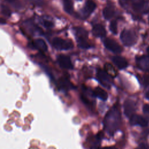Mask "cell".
Returning a JSON list of instances; mask_svg holds the SVG:
<instances>
[{
	"label": "cell",
	"mask_w": 149,
	"mask_h": 149,
	"mask_svg": "<svg viewBox=\"0 0 149 149\" xmlns=\"http://www.w3.org/2000/svg\"><path fill=\"white\" fill-rule=\"evenodd\" d=\"M120 122L119 109L116 105H114L108 111L104 118V129L108 134L112 135L118 129Z\"/></svg>",
	"instance_id": "obj_1"
},
{
	"label": "cell",
	"mask_w": 149,
	"mask_h": 149,
	"mask_svg": "<svg viewBox=\"0 0 149 149\" xmlns=\"http://www.w3.org/2000/svg\"><path fill=\"white\" fill-rule=\"evenodd\" d=\"M74 34L79 47L84 49H87L91 47L87 41L88 33L84 29L80 27H75Z\"/></svg>",
	"instance_id": "obj_2"
},
{
	"label": "cell",
	"mask_w": 149,
	"mask_h": 149,
	"mask_svg": "<svg viewBox=\"0 0 149 149\" xmlns=\"http://www.w3.org/2000/svg\"><path fill=\"white\" fill-rule=\"evenodd\" d=\"M120 40L126 46H132L137 41V36L134 31L131 30L125 29L120 34Z\"/></svg>",
	"instance_id": "obj_3"
},
{
	"label": "cell",
	"mask_w": 149,
	"mask_h": 149,
	"mask_svg": "<svg viewBox=\"0 0 149 149\" xmlns=\"http://www.w3.org/2000/svg\"><path fill=\"white\" fill-rule=\"evenodd\" d=\"M53 46L57 49L68 50L73 47V43L70 40H64L59 37H55L52 40Z\"/></svg>",
	"instance_id": "obj_4"
},
{
	"label": "cell",
	"mask_w": 149,
	"mask_h": 149,
	"mask_svg": "<svg viewBox=\"0 0 149 149\" xmlns=\"http://www.w3.org/2000/svg\"><path fill=\"white\" fill-rule=\"evenodd\" d=\"M97 76L98 81L102 84L104 87L109 88L111 83V78L109 75H108L105 71L102 70H98L97 73Z\"/></svg>",
	"instance_id": "obj_5"
},
{
	"label": "cell",
	"mask_w": 149,
	"mask_h": 149,
	"mask_svg": "<svg viewBox=\"0 0 149 149\" xmlns=\"http://www.w3.org/2000/svg\"><path fill=\"white\" fill-rule=\"evenodd\" d=\"M104 44L108 50L114 53H120L122 51L121 47L115 41L111 38H106L104 41Z\"/></svg>",
	"instance_id": "obj_6"
},
{
	"label": "cell",
	"mask_w": 149,
	"mask_h": 149,
	"mask_svg": "<svg viewBox=\"0 0 149 149\" xmlns=\"http://www.w3.org/2000/svg\"><path fill=\"white\" fill-rule=\"evenodd\" d=\"M137 67L145 72H149V56L143 55L136 58Z\"/></svg>",
	"instance_id": "obj_7"
},
{
	"label": "cell",
	"mask_w": 149,
	"mask_h": 149,
	"mask_svg": "<svg viewBox=\"0 0 149 149\" xmlns=\"http://www.w3.org/2000/svg\"><path fill=\"white\" fill-rule=\"evenodd\" d=\"M131 2L134 10L143 13H147L149 11V7L147 6L144 0H131Z\"/></svg>",
	"instance_id": "obj_8"
},
{
	"label": "cell",
	"mask_w": 149,
	"mask_h": 149,
	"mask_svg": "<svg viewBox=\"0 0 149 149\" xmlns=\"http://www.w3.org/2000/svg\"><path fill=\"white\" fill-rule=\"evenodd\" d=\"M57 60L59 65L62 68L67 69H73V65L71 62L70 58L68 56L65 55H59Z\"/></svg>",
	"instance_id": "obj_9"
},
{
	"label": "cell",
	"mask_w": 149,
	"mask_h": 149,
	"mask_svg": "<svg viewBox=\"0 0 149 149\" xmlns=\"http://www.w3.org/2000/svg\"><path fill=\"white\" fill-rule=\"evenodd\" d=\"M136 109L135 102L131 100H127L124 103V112L127 117L130 118L134 115Z\"/></svg>",
	"instance_id": "obj_10"
},
{
	"label": "cell",
	"mask_w": 149,
	"mask_h": 149,
	"mask_svg": "<svg viewBox=\"0 0 149 149\" xmlns=\"http://www.w3.org/2000/svg\"><path fill=\"white\" fill-rule=\"evenodd\" d=\"M96 8V4L92 0H87L85 5L81 10L82 15L84 18L87 17Z\"/></svg>",
	"instance_id": "obj_11"
},
{
	"label": "cell",
	"mask_w": 149,
	"mask_h": 149,
	"mask_svg": "<svg viewBox=\"0 0 149 149\" xmlns=\"http://www.w3.org/2000/svg\"><path fill=\"white\" fill-rule=\"evenodd\" d=\"M130 123L132 125H138L143 127L147 126L148 125V121L140 115H133L130 117Z\"/></svg>",
	"instance_id": "obj_12"
},
{
	"label": "cell",
	"mask_w": 149,
	"mask_h": 149,
	"mask_svg": "<svg viewBox=\"0 0 149 149\" xmlns=\"http://www.w3.org/2000/svg\"><path fill=\"white\" fill-rule=\"evenodd\" d=\"M112 60L119 69H125L128 65V62L126 59L120 56H114L112 58Z\"/></svg>",
	"instance_id": "obj_13"
},
{
	"label": "cell",
	"mask_w": 149,
	"mask_h": 149,
	"mask_svg": "<svg viewBox=\"0 0 149 149\" xmlns=\"http://www.w3.org/2000/svg\"><path fill=\"white\" fill-rule=\"evenodd\" d=\"M92 33L95 37H103L106 34V30L101 24H97L93 26Z\"/></svg>",
	"instance_id": "obj_14"
},
{
	"label": "cell",
	"mask_w": 149,
	"mask_h": 149,
	"mask_svg": "<svg viewBox=\"0 0 149 149\" xmlns=\"http://www.w3.org/2000/svg\"><path fill=\"white\" fill-rule=\"evenodd\" d=\"M59 85L61 88L65 90H68L74 88L73 84L66 77H62L59 79Z\"/></svg>",
	"instance_id": "obj_15"
},
{
	"label": "cell",
	"mask_w": 149,
	"mask_h": 149,
	"mask_svg": "<svg viewBox=\"0 0 149 149\" xmlns=\"http://www.w3.org/2000/svg\"><path fill=\"white\" fill-rule=\"evenodd\" d=\"M32 47L37 48L42 51H46L47 50V45L46 42L42 39H37L33 43H32Z\"/></svg>",
	"instance_id": "obj_16"
},
{
	"label": "cell",
	"mask_w": 149,
	"mask_h": 149,
	"mask_svg": "<svg viewBox=\"0 0 149 149\" xmlns=\"http://www.w3.org/2000/svg\"><path fill=\"white\" fill-rule=\"evenodd\" d=\"M93 94L95 97H97L102 100H106L108 98L107 93L104 90L99 87H97L95 88L93 91Z\"/></svg>",
	"instance_id": "obj_17"
},
{
	"label": "cell",
	"mask_w": 149,
	"mask_h": 149,
	"mask_svg": "<svg viewBox=\"0 0 149 149\" xmlns=\"http://www.w3.org/2000/svg\"><path fill=\"white\" fill-rule=\"evenodd\" d=\"M104 69L106 73L112 77H114L117 75V72L114 67L109 63H107L104 65Z\"/></svg>",
	"instance_id": "obj_18"
},
{
	"label": "cell",
	"mask_w": 149,
	"mask_h": 149,
	"mask_svg": "<svg viewBox=\"0 0 149 149\" xmlns=\"http://www.w3.org/2000/svg\"><path fill=\"white\" fill-rule=\"evenodd\" d=\"M114 10L111 6H107L103 10V16L105 19L108 20L112 17L114 15Z\"/></svg>",
	"instance_id": "obj_19"
},
{
	"label": "cell",
	"mask_w": 149,
	"mask_h": 149,
	"mask_svg": "<svg viewBox=\"0 0 149 149\" xmlns=\"http://www.w3.org/2000/svg\"><path fill=\"white\" fill-rule=\"evenodd\" d=\"M73 5L71 0H63L64 10L68 13H72L73 11Z\"/></svg>",
	"instance_id": "obj_20"
},
{
	"label": "cell",
	"mask_w": 149,
	"mask_h": 149,
	"mask_svg": "<svg viewBox=\"0 0 149 149\" xmlns=\"http://www.w3.org/2000/svg\"><path fill=\"white\" fill-rule=\"evenodd\" d=\"M109 29L113 34H116L117 33L118 27H117V22L116 20H112L111 22L109 24Z\"/></svg>",
	"instance_id": "obj_21"
},
{
	"label": "cell",
	"mask_w": 149,
	"mask_h": 149,
	"mask_svg": "<svg viewBox=\"0 0 149 149\" xmlns=\"http://www.w3.org/2000/svg\"><path fill=\"white\" fill-rule=\"evenodd\" d=\"M2 12L5 15L7 16H9L11 13L10 9L6 6L5 5H2Z\"/></svg>",
	"instance_id": "obj_22"
},
{
	"label": "cell",
	"mask_w": 149,
	"mask_h": 149,
	"mask_svg": "<svg viewBox=\"0 0 149 149\" xmlns=\"http://www.w3.org/2000/svg\"><path fill=\"white\" fill-rule=\"evenodd\" d=\"M143 84L144 86H147L149 85V76L145 75L143 77Z\"/></svg>",
	"instance_id": "obj_23"
},
{
	"label": "cell",
	"mask_w": 149,
	"mask_h": 149,
	"mask_svg": "<svg viewBox=\"0 0 149 149\" xmlns=\"http://www.w3.org/2000/svg\"><path fill=\"white\" fill-rule=\"evenodd\" d=\"M44 24V26L47 27V28H51L53 26V23L50 22V21H48V20H45L43 23Z\"/></svg>",
	"instance_id": "obj_24"
},
{
	"label": "cell",
	"mask_w": 149,
	"mask_h": 149,
	"mask_svg": "<svg viewBox=\"0 0 149 149\" xmlns=\"http://www.w3.org/2000/svg\"><path fill=\"white\" fill-rule=\"evenodd\" d=\"M30 1L31 3L38 5V6H41L42 4V0H28Z\"/></svg>",
	"instance_id": "obj_25"
},
{
	"label": "cell",
	"mask_w": 149,
	"mask_h": 149,
	"mask_svg": "<svg viewBox=\"0 0 149 149\" xmlns=\"http://www.w3.org/2000/svg\"><path fill=\"white\" fill-rule=\"evenodd\" d=\"M136 149H149V146L147 144L142 143L140 144Z\"/></svg>",
	"instance_id": "obj_26"
},
{
	"label": "cell",
	"mask_w": 149,
	"mask_h": 149,
	"mask_svg": "<svg viewBox=\"0 0 149 149\" xmlns=\"http://www.w3.org/2000/svg\"><path fill=\"white\" fill-rule=\"evenodd\" d=\"M143 110L145 113L149 114V105L148 104L144 105L143 107Z\"/></svg>",
	"instance_id": "obj_27"
},
{
	"label": "cell",
	"mask_w": 149,
	"mask_h": 149,
	"mask_svg": "<svg viewBox=\"0 0 149 149\" xmlns=\"http://www.w3.org/2000/svg\"><path fill=\"white\" fill-rule=\"evenodd\" d=\"M102 149H116L115 147H104Z\"/></svg>",
	"instance_id": "obj_28"
},
{
	"label": "cell",
	"mask_w": 149,
	"mask_h": 149,
	"mask_svg": "<svg viewBox=\"0 0 149 149\" xmlns=\"http://www.w3.org/2000/svg\"><path fill=\"white\" fill-rule=\"evenodd\" d=\"M6 23L5 20L2 18H0V23L1 24H5Z\"/></svg>",
	"instance_id": "obj_29"
},
{
	"label": "cell",
	"mask_w": 149,
	"mask_h": 149,
	"mask_svg": "<svg viewBox=\"0 0 149 149\" xmlns=\"http://www.w3.org/2000/svg\"><path fill=\"white\" fill-rule=\"evenodd\" d=\"M146 96V98H147V99H148V100H149V90L147 92Z\"/></svg>",
	"instance_id": "obj_30"
},
{
	"label": "cell",
	"mask_w": 149,
	"mask_h": 149,
	"mask_svg": "<svg viewBox=\"0 0 149 149\" xmlns=\"http://www.w3.org/2000/svg\"><path fill=\"white\" fill-rule=\"evenodd\" d=\"M6 1H8L9 2H14V1H16V0H6Z\"/></svg>",
	"instance_id": "obj_31"
},
{
	"label": "cell",
	"mask_w": 149,
	"mask_h": 149,
	"mask_svg": "<svg viewBox=\"0 0 149 149\" xmlns=\"http://www.w3.org/2000/svg\"><path fill=\"white\" fill-rule=\"evenodd\" d=\"M147 52H148V55H149V47H148V48H147Z\"/></svg>",
	"instance_id": "obj_32"
},
{
	"label": "cell",
	"mask_w": 149,
	"mask_h": 149,
	"mask_svg": "<svg viewBox=\"0 0 149 149\" xmlns=\"http://www.w3.org/2000/svg\"><path fill=\"white\" fill-rule=\"evenodd\" d=\"M77 1H81V0H77Z\"/></svg>",
	"instance_id": "obj_33"
}]
</instances>
